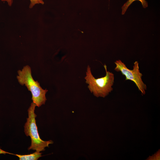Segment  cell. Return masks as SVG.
Wrapping results in <instances>:
<instances>
[{"label":"cell","mask_w":160,"mask_h":160,"mask_svg":"<svg viewBox=\"0 0 160 160\" xmlns=\"http://www.w3.org/2000/svg\"><path fill=\"white\" fill-rule=\"evenodd\" d=\"M104 67L106 72L105 76L96 79L92 74L90 67L88 65L84 78L86 83L88 84L89 90L97 97H105L113 90L112 86L114 83V75L107 71L106 65Z\"/></svg>","instance_id":"1"},{"label":"cell","mask_w":160,"mask_h":160,"mask_svg":"<svg viewBox=\"0 0 160 160\" xmlns=\"http://www.w3.org/2000/svg\"><path fill=\"white\" fill-rule=\"evenodd\" d=\"M17 73V78L18 82L22 85H24L31 92L32 102L38 107L44 104L47 100L46 94L48 90L43 89L39 83L33 79L30 66H25Z\"/></svg>","instance_id":"2"},{"label":"cell","mask_w":160,"mask_h":160,"mask_svg":"<svg viewBox=\"0 0 160 160\" xmlns=\"http://www.w3.org/2000/svg\"><path fill=\"white\" fill-rule=\"evenodd\" d=\"M36 105L32 102L28 110V117L24 126V132L27 136L30 137L31 144L28 150H32L40 152L45 150V148L49 147V145L53 144L51 140L44 141L40 137L36 123V115L35 113Z\"/></svg>","instance_id":"3"},{"label":"cell","mask_w":160,"mask_h":160,"mask_svg":"<svg viewBox=\"0 0 160 160\" xmlns=\"http://www.w3.org/2000/svg\"><path fill=\"white\" fill-rule=\"evenodd\" d=\"M114 63L116 65L114 70L117 72H121L125 76L126 80L133 81L142 95H145L147 86L143 81L142 78L143 74L140 72L138 62L136 61L134 63L132 70L128 69L125 64L120 60L116 61Z\"/></svg>","instance_id":"4"},{"label":"cell","mask_w":160,"mask_h":160,"mask_svg":"<svg viewBox=\"0 0 160 160\" xmlns=\"http://www.w3.org/2000/svg\"><path fill=\"white\" fill-rule=\"evenodd\" d=\"M41 153L36 151L29 154L21 155L13 154V155L17 156L20 160H37L41 156Z\"/></svg>","instance_id":"5"},{"label":"cell","mask_w":160,"mask_h":160,"mask_svg":"<svg viewBox=\"0 0 160 160\" xmlns=\"http://www.w3.org/2000/svg\"><path fill=\"white\" fill-rule=\"evenodd\" d=\"M136 0L139 1L141 3L144 8H145L148 7V4L147 2L145 0H128L121 7V14L122 15H124L129 6L132 2Z\"/></svg>","instance_id":"6"},{"label":"cell","mask_w":160,"mask_h":160,"mask_svg":"<svg viewBox=\"0 0 160 160\" xmlns=\"http://www.w3.org/2000/svg\"><path fill=\"white\" fill-rule=\"evenodd\" d=\"M30 4L29 5V8H32L36 4H43L44 3L43 0H29Z\"/></svg>","instance_id":"7"},{"label":"cell","mask_w":160,"mask_h":160,"mask_svg":"<svg viewBox=\"0 0 160 160\" xmlns=\"http://www.w3.org/2000/svg\"><path fill=\"white\" fill-rule=\"evenodd\" d=\"M1 0L2 1H6L8 5L10 6H11L13 3L12 0Z\"/></svg>","instance_id":"8"},{"label":"cell","mask_w":160,"mask_h":160,"mask_svg":"<svg viewBox=\"0 0 160 160\" xmlns=\"http://www.w3.org/2000/svg\"><path fill=\"white\" fill-rule=\"evenodd\" d=\"M13 154L12 153H11L5 151L0 148V154Z\"/></svg>","instance_id":"9"}]
</instances>
